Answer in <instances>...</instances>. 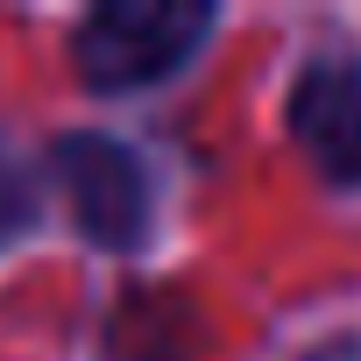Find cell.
Returning a JSON list of instances; mask_svg holds the SVG:
<instances>
[{
    "label": "cell",
    "mask_w": 361,
    "mask_h": 361,
    "mask_svg": "<svg viewBox=\"0 0 361 361\" xmlns=\"http://www.w3.org/2000/svg\"><path fill=\"white\" fill-rule=\"evenodd\" d=\"M213 36V0H99L71 29V71L92 99H135L170 85Z\"/></svg>",
    "instance_id": "cell-1"
},
{
    "label": "cell",
    "mask_w": 361,
    "mask_h": 361,
    "mask_svg": "<svg viewBox=\"0 0 361 361\" xmlns=\"http://www.w3.org/2000/svg\"><path fill=\"white\" fill-rule=\"evenodd\" d=\"M43 170H50V192L64 199V213H71L85 248L142 255L156 241L163 177H156V163L135 142H121L106 128H64V135H50Z\"/></svg>",
    "instance_id": "cell-2"
},
{
    "label": "cell",
    "mask_w": 361,
    "mask_h": 361,
    "mask_svg": "<svg viewBox=\"0 0 361 361\" xmlns=\"http://www.w3.org/2000/svg\"><path fill=\"white\" fill-rule=\"evenodd\" d=\"M283 128L326 192H361V50L326 43L283 92Z\"/></svg>",
    "instance_id": "cell-3"
},
{
    "label": "cell",
    "mask_w": 361,
    "mask_h": 361,
    "mask_svg": "<svg viewBox=\"0 0 361 361\" xmlns=\"http://www.w3.org/2000/svg\"><path fill=\"white\" fill-rule=\"evenodd\" d=\"M43 192H50L43 156H22L8 135H0V255H15L43 227Z\"/></svg>",
    "instance_id": "cell-4"
},
{
    "label": "cell",
    "mask_w": 361,
    "mask_h": 361,
    "mask_svg": "<svg viewBox=\"0 0 361 361\" xmlns=\"http://www.w3.org/2000/svg\"><path fill=\"white\" fill-rule=\"evenodd\" d=\"M298 361H361V333H333V340H319V347H305Z\"/></svg>",
    "instance_id": "cell-5"
}]
</instances>
